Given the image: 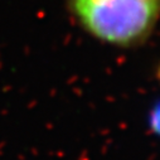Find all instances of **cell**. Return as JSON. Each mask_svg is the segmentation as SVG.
<instances>
[{
	"label": "cell",
	"instance_id": "obj_1",
	"mask_svg": "<svg viewBox=\"0 0 160 160\" xmlns=\"http://www.w3.org/2000/svg\"><path fill=\"white\" fill-rule=\"evenodd\" d=\"M72 7L88 32L115 44L146 37L160 14V0H72Z\"/></svg>",
	"mask_w": 160,
	"mask_h": 160
},
{
	"label": "cell",
	"instance_id": "obj_3",
	"mask_svg": "<svg viewBox=\"0 0 160 160\" xmlns=\"http://www.w3.org/2000/svg\"><path fill=\"white\" fill-rule=\"evenodd\" d=\"M159 77H160V69H159Z\"/></svg>",
	"mask_w": 160,
	"mask_h": 160
},
{
	"label": "cell",
	"instance_id": "obj_2",
	"mask_svg": "<svg viewBox=\"0 0 160 160\" xmlns=\"http://www.w3.org/2000/svg\"><path fill=\"white\" fill-rule=\"evenodd\" d=\"M150 124H151V128L155 130V132L160 134V105H158L155 110L152 111Z\"/></svg>",
	"mask_w": 160,
	"mask_h": 160
}]
</instances>
